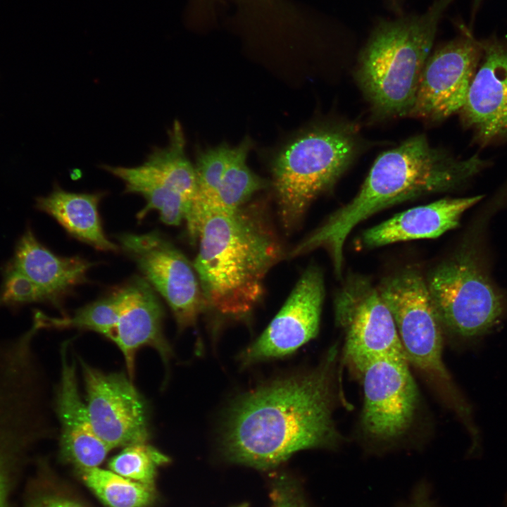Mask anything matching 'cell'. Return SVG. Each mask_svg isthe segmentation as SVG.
<instances>
[{"mask_svg":"<svg viewBox=\"0 0 507 507\" xmlns=\"http://www.w3.org/2000/svg\"><path fill=\"white\" fill-rule=\"evenodd\" d=\"M335 357L332 349L315 368L263 384L238 399L221 431L225 457L268 470L297 451L338 445L332 419Z\"/></svg>","mask_w":507,"mask_h":507,"instance_id":"obj_1","label":"cell"},{"mask_svg":"<svg viewBox=\"0 0 507 507\" xmlns=\"http://www.w3.org/2000/svg\"><path fill=\"white\" fill-rule=\"evenodd\" d=\"M197 239L193 265L206 310L231 320L248 318L263 299L266 275L284 254L265 207L246 204L213 213Z\"/></svg>","mask_w":507,"mask_h":507,"instance_id":"obj_2","label":"cell"},{"mask_svg":"<svg viewBox=\"0 0 507 507\" xmlns=\"http://www.w3.org/2000/svg\"><path fill=\"white\" fill-rule=\"evenodd\" d=\"M486 165L477 155L456 158L431 146L424 134L410 137L376 158L356 196L310 233L309 242L341 261L345 241L358 223L396 204L455 188Z\"/></svg>","mask_w":507,"mask_h":507,"instance_id":"obj_3","label":"cell"},{"mask_svg":"<svg viewBox=\"0 0 507 507\" xmlns=\"http://www.w3.org/2000/svg\"><path fill=\"white\" fill-rule=\"evenodd\" d=\"M456 0H433L423 12L378 21L360 52L356 80L381 117L408 116L440 22Z\"/></svg>","mask_w":507,"mask_h":507,"instance_id":"obj_4","label":"cell"},{"mask_svg":"<svg viewBox=\"0 0 507 507\" xmlns=\"http://www.w3.org/2000/svg\"><path fill=\"white\" fill-rule=\"evenodd\" d=\"M359 149L356 127L342 123L316 125L280 150L272 175L278 215L285 231L299 227L311 204L334 184Z\"/></svg>","mask_w":507,"mask_h":507,"instance_id":"obj_5","label":"cell"},{"mask_svg":"<svg viewBox=\"0 0 507 507\" xmlns=\"http://www.w3.org/2000/svg\"><path fill=\"white\" fill-rule=\"evenodd\" d=\"M377 290L393 316L408 363L434 382L462 421L470 419V406L443 362L442 325L426 280L417 270H406L385 278Z\"/></svg>","mask_w":507,"mask_h":507,"instance_id":"obj_6","label":"cell"},{"mask_svg":"<svg viewBox=\"0 0 507 507\" xmlns=\"http://www.w3.org/2000/svg\"><path fill=\"white\" fill-rule=\"evenodd\" d=\"M426 283L441 325L454 335L480 337L501 317V295L468 254L438 265Z\"/></svg>","mask_w":507,"mask_h":507,"instance_id":"obj_7","label":"cell"},{"mask_svg":"<svg viewBox=\"0 0 507 507\" xmlns=\"http://www.w3.org/2000/svg\"><path fill=\"white\" fill-rule=\"evenodd\" d=\"M334 309L346 332L345 355L361 373L379 358L408 360L389 309L365 277H349L336 294Z\"/></svg>","mask_w":507,"mask_h":507,"instance_id":"obj_8","label":"cell"},{"mask_svg":"<svg viewBox=\"0 0 507 507\" xmlns=\"http://www.w3.org/2000/svg\"><path fill=\"white\" fill-rule=\"evenodd\" d=\"M121 248L167 302L182 330L193 326L206 304L193 263L157 231L125 233L118 237Z\"/></svg>","mask_w":507,"mask_h":507,"instance_id":"obj_9","label":"cell"},{"mask_svg":"<svg viewBox=\"0 0 507 507\" xmlns=\"http://www.w3.org/2000/svg\"><path fill=\"white\" fill-rule=\"evenodd\" d=\"M459 34L430 54L408 115L442 121L463 108L482 54L480 41L460 23Z\"/></svg>","mask_w":507,"mask_h":507,"instance_id":"obj_10","label":"cell"},{"mask_svg":"<svg viewBox=\"0 0 507 507\" xmlns=\"http://www.w3.org/2000/svg\"><path fill=\"white\" fill-rule=\"evenodd\" d=\"M361 373L364 400L361 428L364 436L376 444L397 441L410 430L419 403L408 360L379 358Z\"/></svg>","mask_w":507,"mask_h":507,"instance_id":"obj_11","label":"cell"},{"mask_svg":"<svg viewBox=\"0 0 507 507\" xmlns=\"http://www.w3.org/2000/svg\"><path fill=\"white\" fill-rule=\"evenodd\" d=\"M80 363L86 404L99 438L111 449L146 442V407L132 380L123 373H106Z\"/></svg>","mask_w":507,"mask_h":507,"instance_id":"obj_12","label":"cell"},{"mask_svg":"<svg viewBox=\"0 0 507 507\" xmlns=\"http://www.w3.org/2000/svg\"><path fill=\"white\" fill-rule=\"evenodd\" d=\"M324 296L322 272L311 265L265 331L239 354L241 365L283 358L315 337Z\"/></svg>","mask_w":507,"mask_h":507,"instance_id":"obj_13","label":"cell"},{"mask_svg":"<svg viewBox=\"0 0 507 507\" xmlns=\"http://www.w3.org/2000/svg\"><path fill=\"white\" fill-rule=\"evenodd\" d=\"M480 41V67L461 112L477 139L489 143L507 137V34Z\"/></svg>","mask_w":507,"mask_h":507,"instance_id":"obj_14","label":"cell"},{"mask_svg":"<svg viewBox=\"0 0 507 507\" xmlns=\"http://www.w3.org/2000/svg\"><path fill=\"white\" fill-rule=\"evenodd\" d=\"M68 342L61 349V377L54 405L60 425L61 456L79 470L99 467L111 449L94 430L80 394L75 363L68 360Z\"/></svg>","mask_w":507,"mask_h":507,"instance_id":"obj_15","label":"cell"},{"mask_svg":"<svg viewBox=\"0 0 507 507\" xmlns=\"http://www.w3.org/2000/svg\"><path fill=\"white\" fill-rule=\"evenodd\" d=\"M124 291L122 309L110 340L121 351L132 380L140 348H153L165 365L172 351L163 332V306L154 288L145 279L137 277L125 285Z\"/></svg>","mask_w":507,"mask_h":507,"instance_id":"obj_16","label":"cell"},{"mask_svg":"<svg viewBox=\"0 0 507 507\" xmlns=\"http://www.w3.org/2000/svg\"><path fill=\"white\" fill-rule=\"evenodd\" d=\"M482 196L442 199L411 208L365 230L361 242L373 248L392 243L437 238L456 227L461 215Z\"/></svg>","mask_w":507,"mask_h":507,"instance_id":"obj_17","label":"cell"},{"mask_svg":"<svg viewBox=\"0 0 507 507\" xmlns=\"http://www.w3.org/2000/svg\"><path fill=\"white\" fill-rule=\"evenodd\" d=\"M25 274L58 307L62 297L84 282L93 263L77 256L61 257L40 243L30 227L19 238L8 263Z\"/></svg>","mask_w":507,"mask_h":507,"instance_id":"obj_18","label":"cell"},{"mask_svg":"<svg viewBox=\"0 0 507 507\" xmlns=\"http://www.w3.org/2000/svg\"><path fill=\"white\" fill-rule=\"evenodd\" d=\"M101 192L75 193L55 186L51 193L38 197L36 207L53 217L69 234L104 251L118 246L104 234L98 206Z\"/></svg>","mask_w":507,"mask_h":507,"instance_id":"obj_19","label":"cell"},{"mask_svg":"<svg viewBox=\"0 0 507 507\" xmlns=\"http://www.w3.org/2000/svg\"><path fill=\"white\" fill-rule=\"evenodd\" d=\"M121 180L125 192L138 194L146 200V206L137 213L141 220L151 211H158L161 220L168 225H179L185 220L191 205L181 194L154 179L138 166L125 167L102 165L101 167Z\"/></svg>","mask_w":507,"mask_h":507,"instance_id":"obj_20","label":"cell"},{"mask_svg":"<svg viewBox=\"0 0 507 507\" xmlns=\"http://www.w3.org/2000/svg\"><path fill=\"white\" fill-rule=\"evenodd\" d=\"M232 148L223 144L198 153L194 165L196 195L184 220L189 237L193 242L197 240L202 223L215 211L217 189Z\"/></svg>","mask_w":507,"mask_h":507,"instance_id":"obj_21","label":"cell"},{"mask_svg":"<svg viewBox=\"0 0 507 507\" xmlns=\"http://www.w3.org/2000/svg\"><path fill=\"white\" fill-rule=\"evenodd\" d=\"M251 146V140L246 137L232 148L217 189L215 213L234 211L268 187L267 181L255 174L246 163Z\"/></svg>","mask_w":507,"mask_h":507,"instance_id":"obj_22","label":"cell"},{"mask_svg":"<svg viewBox=\"0 0 507 507\" xmlns=\"http://www.w3.org/2000/svg\"><path fill=\"white\" fill-rule=\"evenodd\" d=\"M85 484L108 507H147L154 499V487L99 467L79 470Z\"/></svg>","mask_w":507,"mask_h":507,"instance_id":"obj_23","label":"cell"},{"mask_svg":"<svg viewBox=\"0 0 507 507\" xmlns=\"http://www.w3.org/2000/svg\"><path fill=\"white\" fill-rule=\"evenodd\" d=\"M124 287L78 309L72 316L52 318L44 314L46 327L91 330L111 339L123 306Z\"/></svg>","mask_w":507,"mask_h":507,"instance_id":"obj_24","label":"cell"},{"mask_svg":"<svg viewBox=\"0 0 507 507\" xmlns=\"http://www.w3.org/2000/svg\"><path fill=\"white\" fill-rule=\"evenodd\" d=\"M169 461L167 456L145 442L125 446L109 461L108 467L125 478L154 487L156 468Z\"/></svg>","mask_w":507,"mask_h":507,"instance_id":"obj_25","label":"cell"},{"mask_svg":"<svg viewBox=\"0 0 507 507\" xmlns=\"http://www.w3.org/2000/svg\"><path fill=\"white\" fill-rule=\"evenodd\" d=\"M33 303H48L42 290L25 274L7 263L3 270L0 307L16 308Z\"/></svg>","mask_w":507,"mask_h":507,"instance_id":"obj_26","label":"cell"},{"mask_svg":"<svg viewBox=\"0 0 507 507\" xmlns=\"http://www.w3.org/2000/svg\"><path fill=\"white\" fill-rule=\"evenodd\" d=\"M22 451H24V444L19 427L0 411V507H5V468Z\"/></svg>","mask_w":507,"mask_h":507,"instance_id":"obj_27","label":"cell"},{"mask_svg":"<svg viewBox=\"0 0 507 507\" xmlns=\"http://www.w3.org/2000/svg\"><path fill=\"white\" fill-rule=\"evenodd\" d=\"M270 498L271 507H308L299 484L287 475L274 478Z\"/></svg>","mask_w":507,"mask_h":507,"instance_id":"obj_28","label":"cell"},{"mask_svg":"<svg viewBox=\"0 0 507 507\" xmlns=\"http://www.w3.org/2000/svg\"><path fill=\"white\" fill-rule=\"evenodd\" d=\"M32 507H84L80 503L64 497L53 496L46 498Z\"/></svg>","mask_w":507,"mask_h":507,"instance_id":"obj_29","label":"cell"},{"mask_svg":"<svg viewBox=\"0 0 507 507\" xmlns=\"http://www.w3.org/2000/svg\"><path fill=\"white\" fill-rule=\"evenodd\" d=\"M232 507H249V504L247 503H241Z\"/></svg>","mask_w":507,"mask_h":507,"instance_id":"obj_30","label":"cell"},{"mask_svg":"<svg viewBox=\"0 0 507 507\" xmlns=\"http://www.w3.org/2000/svg\"><path fill=\"white\" fill-rule=\"evenodd\" d=\"M387 1H392V2H403V1H406L408 0H387Z\"/></svg>","mask_w":507,"mask_h":507,"instance_id":"obj_31","label":"cell"},{"mask_svg":"<svg viewBox=\"0 0 507 507\" xmlns=\"http://www.w3.org/2000/svg\"><path fill=\"white\" fill-rule=\"evenodd\" d=\"M419 507H425V506H419Z\"/></svg>","mask_w":507,"mask_h":507,"instance_id":"obj_32","label":"cell"}]
</instances>
